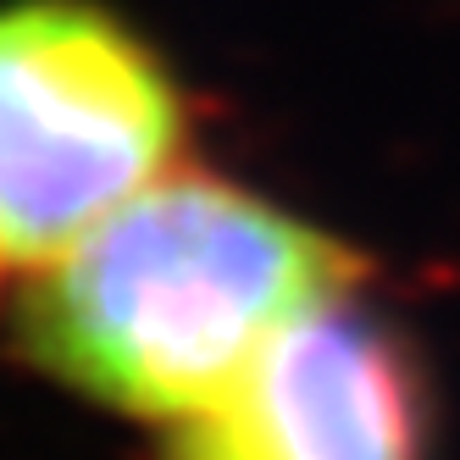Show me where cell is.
I'll use <instances>...</instances> for the list:
<instances>
[{
    "label": "cell",
    "mask_w": 460,
    "mask_h": 460,
    "mask_svg": "<svg viewBox=\"0 0 460 460\" xmlns=\"http://www.w3.org/2000/svg\"><path fill=\"white\" fill-rule=\"evenodd\" d=\"M360 255L217 178H161L34 278L22 349L56 383L189 427L288 322L349 294Z\"/></svg>",
    "instance_id": "6da1fadb"
},
{
    "label": "cell",
    "mask_w": 460,
    "mask_h": 460,
    "mask_svg": "<svg viewBox=\"0 0 460 460\" xmlns=\"http://www.w3.org/2000/svg\"><path fill=\"white\" fill-rule=\"evenodd\" d=\"M178 145V89L117 17L0 6V261L45 272L167 178Z\"/></svg>",
    "instance_id": "7a4b0ae2"
},
{
    "label": "cell",
    "mask_w": 460,
    "mask_h": 460,
    "mask_svg": "<svg viewBox=\"0 0 460 460\" xmlns=\"http://www.w3.org/2000/svg\"><path fill=\"white\" fill-rule=\"evenodd\" d=\"M172 460H427V383L411 344L339 294L255 355L194 416Z\"/></svg>",
    "instance_id": "3957f363"
}]
</instances>
